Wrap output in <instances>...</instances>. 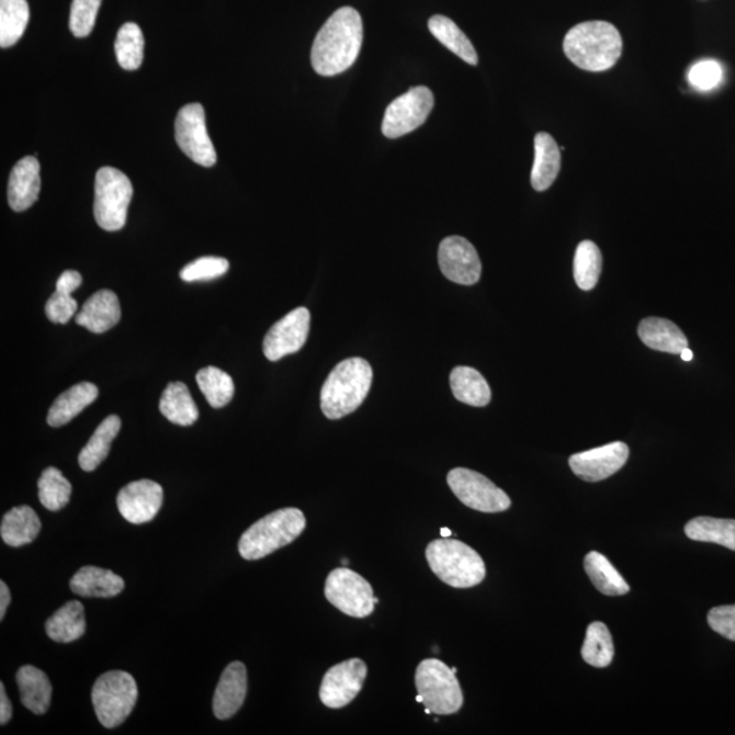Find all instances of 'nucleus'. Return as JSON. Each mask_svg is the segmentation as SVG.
<instances>
[{"label": "nucleus", "instance_id": "nucleus-1", "mask_svg": "<svg viewBox=\"0 0 735 735\" xmlns=\"http://www.w3.org/2000/svg\"><path fill=\"white\" fill-rule=\"evenodd\" d=\"M363 20L358 10L336 11L316 35L310 61L319 76L332 77L347 71L358 60L363 45Z\"/></svg>", "mask_w": 735, "mask_h": 735}, {"label": "nucleus", "instance_id": "nucleus-2", "mask_svg": "<svg viewBox=\"0 0 735 735\" xmlns=\"http://www.w3.org/2000/svg\"><path fill=\"white\" fill-rule=\"evenodd\" d=\"M563 48L579 69L602 72L612 69L623 55V37L607 21H587L570 27Z\"/></svg>", "mask_w": 735, "mask_h": 735}, {"label": "nucleus", "instance_id": "nucleus-3", "mask_svg": "<svg viewBox=\"0 0 735 735\" xmlns=\"http://www.w3.org/2000/svg\"><path fill=\"white\" fill-rule=\"evenodd\" d=\"M373 372L360 358L342 361L326 378L320 393L321 411L330 420H339L359 409L370 393Z\"/></svg>", "mask_w": 735, "mask_h": 735}, {"label": "nucleus", "instance_id": "nucleus-4", "mask_svg": "<svg viewBox=\"0 0 735 735\" xmlns=\"http://www.w3.org/2000/svg\"><path fill=\"white\" fill-rule=\"evenodd\" d=\"M305 525L307 520L297 508H284L265 514L241 535L240 556L250 562L269 556L297 540Z\"/></svg>", "mask_w": 735, "mask_h": 735}, {"label": "nucleus", "instance_id": "nucleus-5", "mask_svg": "<svg viewBox=\"0 0 735 735\" xmlns=\"http://www.w3.org/2000/svg\"><path fill=\"white\" fill-rule=\"evenodd\" d=\"M426 556L432 573L451 587L471 588L485 579L483 557L461 541L434 540L427 546Z\"/></svg>", "mask_w": 735, "mask_h": 735}, {"label": "nucleus", "instance_id": "nucleus-6", "mask_svg": "<svg viewBox=\"0 0 735 735\" xmlns=\"http://www.w3.org/2000/svg\"><path fill=\"white\" fill-rule=\"evenodd\" d=\"M138 700V687L126 671L104 672L94 682L92 703L101 725L106 728L121 726L132 714Z\"/></svg>", "mask_w": 735, "mask_h": 735}, {"label": "nucleus", "instance_id": "nucleus-7", "mask_svg": "<svg viewBox=\"0 0 735 735\" xmlns=\"http://www.w3.org/2000/svg\"><path fill=\"white\" fill-rule=\"evenodd\" d=\"M416 688L432 714H456L463 705L460 681L451 667L439 659L422 660L416 671Z\"/></svg>", "mask_w": 735, "mask_h": 735}, {"label": "nucleus", "instance_id": "nucleus-8", "mask_svg": "<svg viewBox=\"0 0 735 735\" xmlns=\"http://www.w3.org/2000/svg\"><path fill=\"white\" fill-rule=\"evenodd\" d=\"M133 184L116 168H100L94 184V217L101 229L121 230L127 220Z\"/></svg>", "mask_w": 735, "mask_h": 735}, {"label": "nucleus", "instance_id": "nucleus-9", "mask_svg": "<svg viewBox=\"0 0 735 735\" xmlns=\"http://www.w3.org/2000/svg\"><path fill=\"white\" fill-rule=\"evenodd\" d=\"M325 596L332 607L355 619L368 618L378 603L372 586L347 567L332 570L326 580Z\"/></svg>", "mask_w": 735, "mask_h": 735}, {"label": "nucleus", "instance_id": "nucleus-10", "mask_svg": "<svg viewBox=\"0 0 735 735\" xmlns=\"http://www.w3.org/2000/svg\"><path fill=\"white\" fill-rule=\"evenodd\" d=\"M446 483L457 499L472 510L496 513L511 507V499L505 490L471 468H452L446 476Z\"/></svg>", "mask_w": 735, "mask_h": 735}, {"label": "nucleus", "instance_id": "nucleus-11", "mask_svg": "<svg viewBox=\"0 0 735 735\" xmlns=\"http://www.w3.org/2000/svg\"><path fill=\"white\" fill-rule=\"evenodd\" d=\"M433 105V93L427 87H416L399 95L384 113L382 124L384 137L395 139L415 132L431 115Z\"/></svg>", "mask_w": 735, "mask_h": 735}, {"label": "nucleus", "instance_id": "nucleus-12", "mask_svg": "<svg viewBox=\"0 0 735 735\" xmlns=\"http://www.w3.org/2000/svg\"><path fill=\"white\" fill-rule=\"evenodd\" d=\"M177 143L192 161L205 168L216 166L217 152L206 128L205 110L201 104H186L174 123Z\"/></svg>", "mask_w": 735, "mask_h": 735}, {"label": "nucleus", "instance_id": "nucleus-13", "mask_svg": "<svg viewBox=\"0 0 735 735\" xmlns=\"http://www.w3.org/2000/svg\"><path fill=\"white\" fill-rule=\"evenodd\" d=\"M368 667L359 658L348 659L332 666L326 672L320 687V701L329 709H343L358 698L366 680Z\"/></svg>", "mask_w": 735, "mask_h": 735}, {"label": "nucleus", "instance_id": "nucleus-14", "mask_svg": "<svg viewBox=\"0 0 735 735\" xmlns=\"http://www.w3.org/2000/svg\"><path fill=\"white\" fill-rule=\"evenodd\" d=\"M310 314L307 308L291 310L265 333L263 353L270 361H279L285 355L297 353L307 342Z\"/></svg>", "mask_w": 735, "mask_h": 735}, {"label": "nucleus", "instance_id": "nucleus-15", "mask_svg": "<svg viewBox=\"0 0 735 735\" xmlns=\"http://www.w3.org/2000/svg\"><path fill=\"white\" fill-rule=\"evenodd\" d=\"M439 265L446 279L460 285L477 284L483 271L476 248L461 236H450L440 242Z\"/></svg>", "mask_w": 735, "mask_h": 735}, {"label": "nucleus", "instance_id": "nucleus-16", "mask_svg": "<svg viewBox=\"0 0 735 735\" xmlns=\"http://www.w3.org/2000/svg\"><path fill=\"white\" fill-rule=\"evenodd\" d=\"M627 457H630L627 445L623 441H614V443L570 456L569 467L580 479L587 483H598L620 472Z\"/></svg>", "mask_w": 735, "mask_h": 735}, {"label": "nucleus", "instance_id": "nucleus-17", "mask_svg": "<svg viewBox=\"0 0 735 735\" xmlns=\"http://www.w3.org/2000/svg\"><path fill=\"white\" fill-rule=\"evenodd\" d=\"M163 490L151 479H139L124 486L117 495L122 517L133 524L151 522L162 506Z\"/></svg>", "mask_w": 735, "mask_h": 735}, {"label": "nucleus", "instance_id": "nucleus-18", "mask_svg": "<svg viewBox=\"0 0 735 735\" xmlns=\"http://www.w3.org/2000/svg\"><path fill=\"white\" fill-rule=\"evenodd\" d=\"M247 697V669L241 662H231L219 678L214 692L213 711L219 721L229 720L245 704Z\"/></svg>", "mask_w": 735, "mask_h": 735}, {"label": "nucleus", "instance_id": "nucleus-19", "mask_svg": "<svg viewBox=\"0 0 735 735\" xmlns=\"http://www.w3.org/2000/svg\"><path fill=\"white\" fill-rule=\"evenodd\" d=\"M39 186H42V180H39L37 158H22L10 173L8 186L10 207L16 213L27 211L38 200Z\"/></svg>", "mask_w": 735, "mask_h": 735}, {"label": "nucleus", "instance_id": "nucleus-20", "mask_svg": "<svg viewBox=\"0 0 735 735\" xmlns=\"http://www.w3.org/2000/svg\"><path fill=\"white\" fill-rule=\"evenodd\" d=\"M122 318L121 303L115 293L109 290L95 292L87 299L76 316L78 326L90 332L103 333L113 329Z\"/></svg>", "mask_w": 735, "mask_h": 735}, {"label": "nucleus", "instance_id": "nucleus-21", "mask_svg": "<svg viewBox=\"0 0 735 735\" xmlns=\"http://www.w3.org/2000/svg\"><path fill=\"white\" fill-rule=\"evenodd\" d=\"M562 169V152L559 147L547 133H539L534 139V163L531 169V185L542 192L551 189Z\"/></svg>", "mask_w": 735, "mask_h": 735}, {"label": "nucleus", "instance_id": "nucleus-22", "mask_svg": "<svg viewBox=\"0 0 735 735\" xmlns=\"http://www.w3.org/2000/svg\"><path fill=\"white\" fill-rule=\"evenodd\" d=\"M99 397V388L93 383L82 382L67 389L56 398L48 411L49 427L60 428L69 423L72 418L81 415L83 409L92 405Z\"/></svg>", "mask_w": 735, "mask_h": 735}, {"label": "nucleus", "instance_id": "nucleus-23", "mask_svg": "<svg viewBox=\"0 0 735 735\" xmlns=\"http://www.w3.org/2000/svg\"><path fill=\"white\" fill-rule=\"evenodd\" d=\"M638 338L649 349L669 354H681L688 339L676 324L664 318H646L637 329Z\"/></svg>", "mask_w": 735, "mask_h": 735}, {"label": "nucleus", "instance_id": "nucleus-24", "mask_svg": "<svg viewBox=\"0 0 735 735\" xmlns=\"http://www.w3.org/2000/svg\"><path fill=\"white\" fill-rule=\"evenodd\" d=\"M70 588L81 597L111 598L124 590V580L110 569L87 565L72 576Z\"/></svg>", "mask_w": 735, "mask_h": 735}, {"label": "nucleus", "instance_id": "nucleus-25", "mask_svg": "<svg viewBox=\"0 0 735 735\" xmlns=\"http://www.w3.org/2000/svg\"><path fill=\"white\" fill-rule=\"evenodd\" d=\"M15 680L19 683L22 704L33 714H45L53 697V686L47 675L35 666L26 665L16 671Z\"/></svg>", "mask_w": 735, "mask_h": 735}, {"label": "nucleus", "instance_id": "nucleus-26", "mask_svg": "<svg viewBox=\"0 0 735 735\" xmlns=\"http://www.w3.org/2000/svg\"><path fill=\"white\" fill-rule=\"evenodd\" d=\"M42 530L38 514L27 506L15 507L4 513L0 535L5 545L21 547L32 544Z\"/></svg>", "mask_w": 735, "mask_h": 735}, {"label": "nucleus", "instance_id": "nucleus-27", "mask_svg": "<svg viewBox=\"0 0 735 735\" xmlns=\"http://www.w3.org/2000/svg\"><path fill=\"white\" fill-rule=\"evenodd\" d=\"M121 428V418L115 415L106 417L100 423L88 444L79 452L78 462L83 472H94L106 460L112 441L116 439Z\"/></svg>", "mask_w": 735, "mask_h": 735}, {"label": "nucleus", "instance_id": "nucleus-28", "mask_svg": "<svg viewBox=\"0 0 735 735\" xmlns=\"http://www.w3.org/2000/svg\"><path fill=\"white\" fill-rule=\"evenodd\" d=\"M45 631L56 643H71L81 638L87 631L83 604L79 601L64 604L47 620Z\"/></svg>", "mask_w": 735, "mask_h": 735}, {"label": "nucleus", "instance_id": "nucleus-29", "mask_svg": "<svg viewBox=\"0 0 735 735\" xmlns=\"http://www.w3.org/2000/svg\"><path fill=\"white\" fill-rule=\"evenodd\" d=\"M452 394L462 404L484 407L489 405L491 392L488 382L471 366H456L451 372Z\"/></svg>", "mask_w": 735, "mask_h": 735}, {"label": "nucleus", "instance_id": "nucleus-30", "mask_svg": "<svg viewBox=\"0 0 735 735\" xmlns=\"http://www.w3.org/2000/svg\"><path fill=\"white\" fill-rule=\"evenodd\" d=\"M160 411L167 420L180 427H190L200 418V410L190 389L182 382L168 384L160 400Z\"/></svg>", "mask_w": 735, "mask_h": 735}, {"label": "nucleus", "instance_id": "nucleus-31", "mask_svg": "<svg viewBox=\"0 0 735 735\" xmlns=\"http://www.w3.org/2000/svg\"><path fill=\"white\" fill-rule=\"evenodd\" d=\"M429 31L439 39L451 53L460 56L462 60L472 66L478 65V55L476 48L467 38L461 27L450 20L449 16L433 15L428 22Z\"/></svg>", "mask_w": 735, "mask_h": 735}, {"label": "nucleus", "instance_id": "nucleus-32", "mask_svg": "<svg viewBox=\"0 0 735 735\" xmlns=\"http://www.w3.org/2000/svg\"><path fill=\"white\" fill-rule=\"evenodd\" d=\"M585 569L592 585L596 586L598 591L604 593V596H625L631 590L623 576L619 574L613 564L601 553H588L585 558Z\"/></svg>", "mask_w": 735, "mask_h": 735}, {"label": "nucleus", "instance_id": "nucleus-33", "mask_svg": "<svg viewBox=\"0 0 735 735\" xmlns=\"http://www.w3.org/2000/svg\"><path fill=\"white\" fill-rule=\"evenodd\" d=\"M688 539L709 542L735 552V520L699 517L686 525Z\"/></svg>", "mask_w": 735, "mask_h": 735}, {"label": "nucleus", "instance_id": "nucleus-34", "mask_svg": "<svg viewBox=\"0 0 735 735\" xmlns=\"http://www.w3.org/2000/svg\"><path fill=\"white\" fill-rule=\"evenodd\" d=\"M30 15L26 0H0V47L10 48L20 42Z\"/></svg>", "mask_w": 735, "mask_h": 735}, {"label": "nucleus", "instance_id": "nucleus-35", "mask_svg": "<svg viewBox=\"0 0 735 735\" xmlns=\"http://www.w3.org/2000/svg\"><path fill=\"white\" fill-rule=\"evenodd\" d=\"M196 383L205 395L208 405L220 409L228 405L235 395V383L228 373L216 366L203 368L196 373Z\"/></svg>", "mask_w": 735, "mask_h": 735}, {"label": "nucleus", "instance_id": "nucleus-36", "mask_svg": "<svg viewBox=\"0 0 735 735\" xmlns=\"http://www.w3.org/2000/svg\"><path fill=\"white\" fill-rule=\"evenodd\" d=\"M602 271V253L596 242L581 241L576 248L574 276L581 291H591L598 284Z\"/></svg>", "mask_w": 735, "mask_h": 735}, {"label": "nucleus", "instance_id": "nucleus-37", "mask_svg": "<svg viewBox=\"0 0 735 735\" xmlns=\"http://www.w3.org/2000/svg\"><path fill=\"white\" fill-rule=\"evenodd\" d=\"M145 38L140 27L127 22L117 32L115 53L118 65L127 71L138 70L144 61Z\"/></svg>", "mask_w": 735, "mask_h": 735}, {"label": "nucleus", "instance_id": "nucleus-38", "mask_svg": "<svg viewBox=\"0 0 735 735\" xmlns=\"http://www.w3.org/2000/svg\"><path fill=\"white\" fill-rule=\"evenodd\" d=\"M37 485L39 502L47 510L55 512L69 505L72 486L58 468H45Z\"/></svg>", "mask_w": 735, "mask_h": 735}, {"label": "nucleus", "instance_id": "nucleus-39", "mask_svg": "<svg viewBox=\"0 0 735 735\" xmlns=\"http://www.w3.org/2000/svg\"><path fill=\"white\" fill-rule=\"evenodd\" d=\"M581 657L593 667H608L614 657V644L608 626L603 623L588 625Z\"/></svg>", "mask_w": 735, "mask_h": 735}, {"label": "nucleus", "instance_id": "nucleus-40", "mask_svg": "<svg viewBox=\"0 0 735 735\" xmlns=\"http://www.w3.org/2000/svg\"><path fill=\"white\" fill-rule=\"evenodd\" d=\"M229 262L224 258L203 257L186 264L180 271V279L184 282L211 281L228 273Z\"/></svg>", "mask_w": 735, "mask_h": 735}, {"label": "nucleus", "instance_id": "nucleus-41", "mask_svg": "<svg viewBox=\"0 0 735 735\" xmlns=\"http://www.w3.org/2000/svg\"><path fill=\"white\" fill-rule=\"evenodd\" d=\"M101 0H72L70 31L78 38L92 33L100 10Z\"/></svg>", "mask_w": 735, "mask_h": 735}, {"label": "nucleus", "instance_id": "nucleus-42", "mask_svg": "<svg viewBox=\"0 0 735 735\" xmlns=\"http://www.w3.org/2000/svg\"><path fill=\"white\" fill-rule=\"evenodd\" d=\"M723 78V69L720 61L706 59L700 60L689 70V83L700 92H710L720 87Z\"/></svg>", "mask_w": 735, "mask_h": 735}, {"label": "nucleus", "instance_id": "nucleus-43", "mask_svg": "<svg viewBox=\"0 0 735 735\" xmlns=\"http://www.w3.org/2000/svg\"><path fill=\"white\" fill-rule=\"evenodd\" d=\"M77 299L71 297L70 292L56 291L45 305V315L53 324L66 325L77 314Z\"/></svg>", "mask_w": 735, "mask_h": 735}, {"label": "nucleus", "instance_id": "nucleus-44", "mask_svg": "<svg viewBox=\"0 0 735 735\" xmlns=\"http://www.w3.org/2000/svg\"><path fill=\"white\" fill-rule=\"evenodd\" d=\"M706 619L712 630L735 642V604L711 609Z\"/></svg>", "mask_w": 735, "mask_h": 735}, {"label": "nucleus", "instance_id": "nucleus-45", "mask_svg": "<svg viewBox=\"0 0 735 735\" xmlns=\"http://www.w3.org/2000/svg\"><path fill=\"white\" fill-rule=\"evenodd\" d=\"M82 285V275L78 271L67 270L56 282V291L76 292Z\"/></svg>", "mask_w": 735, "mask_h": 735}, {"label": "nucleus", "instance_id": "nucleus-46", "mask_svg": "<svg viewBox=\"0 0 735 735\" xmlns=\"http://www.w3.org/2000/svg\"><path fill=\"white\" fill-rule=\"evenodd\" d=\"M13 716V705L5 693L4 683L0 682V725L4 726Z\"/></svg>", "mask_w": 735, "mask_h": 735}, {"label": "nucleus", "instance_id": "nucleus-47", "mask_svg": "<svg viewBox=\"0 0 735 735\" xmlns=\"http://www.w3.org/2000/svg\"><path fill=\"white\" fill-rule=\"evenodd\" d=\"M10 602H11V593L9 587L2 580L0 581V620L4 619Z\"/></svg>", "mask_w": 735, "mask_h": 735}, {"label": "nucleus", "instance_id": "nucleus-48", "mask_svg": "<svg viewBox=\"0 0 735 735\" xmlns=\"http://www.w3.org/2000/svg\"><path fill=\"white\" fill-rule=\"evenodd\" d=\"M681 359L683 361H692V359H693L692 350L689 349V348L683 349L682 352H681Z\"/></svg>", "mask_w": 735, "mask_h": 735}, {"label": "nucleus", "instance_id": "nucleus-49", "mask_svg": "<svg viewBox=\"0 0 735 735\" xmlns=\"http://www.w3.org/2000/svg\"><path fill=\"white\" fill-rule=\"evenodd\" d=\"M440 534L441 536H443V539H449V536L452 534V531L450 529L444 528L440 530Z\"/></svg>", "mask_w": 735, "mask_h": 735}, {"label": "nucleus", "instance_id": "nucleus-50", "mask_svg": "<svg viewBox=\"0 0 735 735\" xmlns=\"http://www.w3.org/2000/svg\"><path fill=\"white\" fill-rule=\"evenodd\" d=\"M341 564L343 565V567H347V565L349 564V562H348L347 558H342Z\"/></svg>", "mask_w": 735, "mask_h": 735}, {"label": "nucleus", "instance_id": "nucleus-51", "mask_svg": "<svg viewBox=\"0 0 735 735\" xmlns=\"http://www.w3.org/2000/svg\"><path fill=\"white\" fill-rule=\"evenodd\" d=\"M417 701H418V703H422L423 700H422L421 694H418V697H417Z\"/></svg>", "mask_w": 735, "mask_h": 735}, {"label": "nucleus", "instance_id": "nucleus-52", "mask_svg": "<svg viewBox=\"0 0 735 735\" xmlns=\"http://www.w3.org/2000/svg\"><path fill=\"white\" fill-rule=\"evenodd\" d=\"M452 671H454V672H455V675H456V672H457V669H456V667H452Z\"/></svg>", "mask_w": 735, "mask_h": 735}]
</instances>
